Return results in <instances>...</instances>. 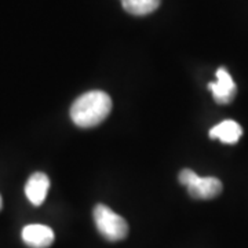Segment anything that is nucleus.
Wrapping results in <instances>:
<instances>
[{"instance_id": "nucleus-1", "label": "nucleus", "mask_w": 248, "mask_h": 248, "mask_svg": "<svg viewBox=\"0 0 248 248\" xmlns=\"http://www.w3.org/2000/svg\"><path fill=\"white\" fill-rule=\"evenodd\" d=\"M112 110V99L105 91H89L72 104L71 119L81 128H91L101 124Z\"/></svg>"}, {"instance_id": "nucleus-2", "label": "nucleus", "mask_w": 248, "mask_h": 248, "mask_svg": "<svg viewBox=\"0 0 248 248\" xmlns=\"http://www.w3.org/2000/svg\"><path fill=\"white\" fill-rule=\"evenodd\" d=\"M98 232L109 241H120L128 234V223L108 205L97 204L93 211Z\"/></svg>"}, {"instance_id": "nucleus-3", "label": "nucleus", "mask_w": 248, "mask_h": 248, "mask_svg": "<svg viewBox=\"0 0 248 248\" xmlns=\"http://www.w3.org/2000/svg\"><path fill=\"white\" fill-rule=\"evenodd\" d=\"M179 182L187 187L193 199L210 200L222 193V182L215 177H199L193 170L184 169L178 175Z\"/></svg>"}, {"instance_id": "nucleus-4", "label": "nucleus", "mask_w": 248, "mask_h": 248, "mask_svg": "<svg viewBox=\"0 0 248 248\" xmlns=\"http://www.w3.org/2000/svg\"><path fill=\"white\" fill-rule=\"evenodd\" d=\"M215 75H217V81L208 83V89L211 90L215 102L221 105L231 104L237 93L236 83L233 81L229 72L225 68H219Z\"/></svg>"}, {"instance_id": "nucleus-5", "label": "nucleus", "mask_w": 248, "mask_h": 248, "mask_svg": "<svg viewBox=\"0 0 248 248\" xmlns=\"http://www.w3.org/2000/svg\"><path fill=\"white\" fill-rule=\"evenodd\" d=\"M21 236L24 243L31 248H48L55 239L53 229L40 223L27 225L22 229Z\"/></svg>"}, {"instance_id": "nucleus-6", "label": "nucleus", "mask_w": 248, "mask_h": 248, "mask_svg": "<svg viewBox=\"0 0 248 248\" xmlns=\"http://www.w3.org/2000/svg\"><path fill=\"white\" fill-rule=\"evenodd\" d=\"M50 189V179L45 172H35L28 178L25 195L33 205H42Z\"/></svg>"}, {"instance_id": "nucleus-7", "label": "nucleus", "mask_w": 248, "mask_h": 248, "mask_svg": "<svg viewBox=\"0 0 248 248\" xmlns=\"http://www.w3.org/2000/svg\"><path fill=\"white\" fill-rule=\"evenodd\" d=\"M210 138L219 140L223 143H236L243 135V128L234 120H223L210 130Z\"/></svg>"}, {"instance_id": "nucleus-8", "label": "nucleus", "mask_w": 248, "mask_h": 248, "mask_svg": "<svg viewBox=\"0 0 248 248\" xmlns=\"http://www.w3.org/2000/svg\"><path fill=\"white\" fill-rule=\"evenodd\" d=\"M123 9L133 16L151 14L160 6V0H120Z\"/></svg>"}, {"instance_id": "nucleus-9", "label": "nucleus", "mask_w": 248, "mask_h": 248, "mask_svg": "<svg viewBox=\"0 0 248 248\" xmlns=\"http://www.w3.org/2000/svg\"><path fill=\"white\" fill-rule=\"evenodd\" d=\"M0 208H1V196H0Z\"/></svg>"}]
</instances>
